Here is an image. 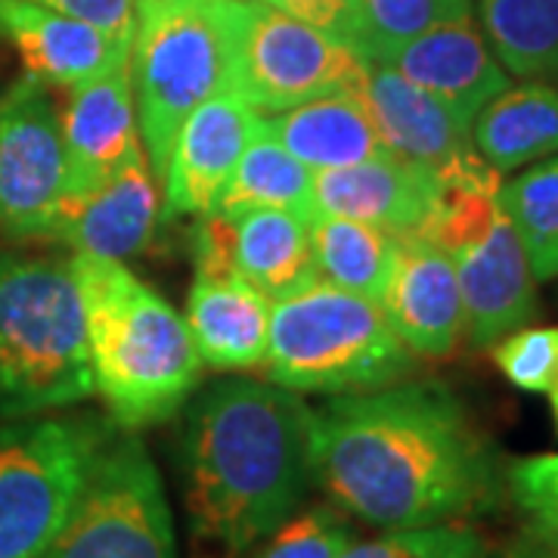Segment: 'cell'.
Returning a JSON list of instances; mask_svg holds the SVG:
<instances>
[{"instance_id":"19","label":"cell","mask_w":558,"mask_h":558,"mask_svg":"<svg viewBox=\"0 0 558 558\" xmlns=\"http://www.w3.org/2000/svg\"><path fill=\"white\" fill-rule=\"evenodd\" d=\"M0 35L16 47L25 75L44 87H78L131 57V44L32 0H0Z\"/></svg>"},{"instance_id":"7","label":"cell","mask_w":558,"mask_h":558,"mask_svg":"<svg viewBox=\"0 0 558 558\" xmlns=\"http://www.w3.org/2000/svg\"><path fill=\"white\" fill-rule=\"evenodd\" d=\"M112 428L94 416L25 418L0 432V558H38L60 534Z\"/></svg>"},{"instance_id":"16","label":"cell","mask_w":558,"mask_h":558,"mask_svg":"<svg viewBox=\"0 0 558 558\" xmlns=\"http://www.w3.org/2000/svg\"><path fill=\"white\" fill-rule=\"evenodd\" d=\"M65 146V196L72 199L94 186L143 149L137 106L131 87V65L106 72L100 78L69 87L60 112Z\"/></svg>"},{"instance_id":"20","label":"cell","mask_w":558,"mask_h":558,"mask_svg":"<svg viewBox=\"0 0 558 558\" xmlns=\"http://www.w3.org/2000/svg\"><path fill=\"white\" fill-rule=\"evenodd\" d=\"M274 301L248 279H199L186 295V326L202 363L211 369H255L264 366L270 339Z\"/></svg>"},{"instance_id":"21","label":"cell","mask_w":558,"mask_h":558,"mask_svg":"<svg viewBox=\"0 0 558 558\" xmlns=\"http://www.w3.org/2000/svg\"><path fill=\"white\" fill-rule=\"evenodd\" d=\"M260 121L264 131L314 174L391 156L354 94H329L286 112L260 116Z\"/></svg>"},{"instance_id":"13","label":"cell","mask_w":558,"mask_h":558,"mask_svg":"<svg viewBox=\"0 0 558 558\" xmlns=\"http://www.w3.org/2000/svg\"><path fill=\"white\" fill-rule=\"evenodd\" d=\"M161 193L146 149L134 153L100 186L62 199L47 240H60L72 255L124 260L143 255L159 230Z\"/></svg>"},{"instance_id":"18","label":"cell","mask_w":558,"mask_h":558,"mask_svg":"<svg viewBox=\"0 0 558 558\" xmlns=\"http://www.w3.org/2000/svg\"><path fill=\"white\" fill-rule=\"evenodd\" d=\"M381 62L444 102L469 128L481 109L509 87V72L494 57L475 16L435 25Z\"/></svg>"},{"instance_id":"31","label":"cell","mask_w":558,"mask_h":558,"mask_svg":"<svg viewBox=\"0 0 558 558\" xmlns=\"http://www.w3.org/2000/svg\"><path fill=\"white\" fill-rule=\"evenodd\" d=\"M506 487L534 539L549 553H558V453L512 462L506 472Z\"/></svg>"},{"instance_id":"1","label":"cell","mask_w":558,"mask_h":558,"mask_svg":"<svg viewBox=\"0 0 558 558\" xmlns=\"http://www.w3.org/2000/svg\"><path fill=\"white\" fill-rule=\"evenodd\" d=\"M314 484L379 531L450 524L487 512L499 465L444 385L395 381L311 407Z\"/></svg>"},{"instance_id":"26","label":"cell","mask_w":558,"mask_h":558,"mask_svg":"<svg viewBox=\"0 0 558 558\" xmlns=\"http://www.w3.org/2000/svg\"><path fill=\"white\" fill-rule=\"evenodd\" d=\"M307 223H311L319 279L363 299L379 301L398 236L363 220L319 215V211Z\"/></svg>"},{"instance_id":"36","label":"cell","mask_w":558,"mask_h":558,"mask_svg":"<svg viewBox=\"0 0 558 558\" xmlns=\"http://www.w3.org/2000/svg\"><path fill=\"white\" fill-rule=\"evenodd\" d=\"M481 558H549V549L537 539H519V543H509V546H499V549L490 546Z\"/></svg>"},{"instance_id":"3","label":"cell","mask_w":558,"mask_h":558,"mask_svg":"<svg viewBox=\"0 0 558 558\" xmlns=\"http://www.w3.org/2000/svg\"><path fill=\"white\" fill-rule=\"evenodd\" d=\"M97 395L124 432L165 422L199 388L190 326L121 260L72 255Z\"/></svg>"},{"instance_id":"24","label":"cell","mask_w":558,"mask_h":558,"mask_svg":"<svg viewBox=\"0 0 558 558\" xmlns=\"http://www.w3.org/2000/svg\"><path fill=\"white\" fill-rule=\"evenodd\" d=\"M255 208H279L314 218V171H307L279 140L264 131L252 137L220 193L215 211L236 218Z\"/></svg>"},{"instance_id":"25","label":"cell","mask_w":558,"mask_h":558,"mask_svg":"<svg viewBox=\"0 0 558 558\" xmlns=\"http://www.w3.org/2000/svg\"><path fill=\"white\" fill-rule=\"evenodd\" d=\"M484 38L509 75L558 81V0H478Z\"/></svg>"},{"instance_id":"14","label":"cell","mask_w":558,"mask_h":558,"mask_svg":"<svg viewBox=\"0 0 558 558\" xmlns=\"http://www.w3.org/2000/svg\"><path fill=\"white\" fill-rule=\"evenodd\" d=\"M260 131V112L233 90H220L180 124L165 165L161 208L168 218H199L215 211L245 146Z\"/></svg>"},{"instance_id":"34","label":"cell","mask_w":558,"mask_h":558,"mask_svg":"<svg viewBox=\"0 0 558 558\" xmlns=\"http://www.w3.org/2000/svg\"><path fill=\"white\" fill-rule=\"evenodd\" d=\"M260 3L357 47V3L354 0H260Z\"/></svg>"},{"instance_id":"9","label":"cell","mask_w":558,"mask_h":558,"mask_svg":"<svg viewBox=\"0 0 558 558\" xmlns=\"http://www.w3.org/2000/svg\"><path fill=\"white\" fill-rule=\"evenodd\" d=\"M369 60L357 47L260 0H233L230 90L255 112H286L329 94H354Z\"/></svg>"},{"instance_id":"10","label":"cell","mask_w":558,"mask_h":558,"mask_svg":"<svg viewBox=\"0 0 558 558\" xmlns=\"http://www.w3.org/2000/svg\"><path fill=\"white\" fill-rule=\"evenodd\" d=\"M38 558H178L159 469L134 435L112 438L60 534Z\"/></svg>"},{"instance_id":"8","label":"cell","mask_w":558,"mask_h":558,"mask_svg":"<svg viewBox=\"0 0 558 558\" xmlns=\"http://www.w3.org/2000/svg\"><path fill=\"white\" fill-rule=\"evenodd\" d=\"M418 236L435 242L453 260L465 336L475 348H490L539 314L537 279L497 193L444 186L438 208Z\"/></svg>"},{"instance_id":"11","label":"cell","mask_w":558,"mask_h":558,"mask_svg":"<svg viewBox=\"0 0 558 558\" xmlns=\"http://www.w3.org/2000/svg\"><path fill=\"white\" fill-rule=\"evenodd\" d=\"M65 196L60 112L40 81L22 75L0 97V230L47 240Z\"/></svg>"},{"instance_id":"4","label":"cell","mask_w":558,"mask_h":558,"mask_svg":"<svg viewBox=\"0 0 558 558\" xmlns=\"http://www.w3.org/2000/svg\"><path fill=\"white\" fill-rule=\"evenodd\" d=\"M72 258L0 255V413L32 418L94 398Z\"/></svg>"},{"instance_id":"6","label":"cell","mask_w":558,"mask_h":558,"mask_svg":"<svg viewBox=\"0 0 558 558\" xmlns=\"http://www.w3.org/2000/svg\"><path fill=\"white\" fill-rule=\"evenodd\" d=\"M128 65L140 140L161 180L186 116L230 90L233 0H134Z\"/></svg>"},{"instance_id":"32","label":"cell","mask_w":558,"mask_h":558,"mask_svg":"<svg viewBox=\"0 0 558 558\" xmlns=\"http://www.w3.org/2000/svg\"><path fill=\"white\" fill-rule=\"evenodd\" d=\"M490 348L499 373L521 391H549L558 381V326H521Z\"/></svg>"},{"instance_id":"33","label":"cell","mask_w":558,"mask_h":558,"mask_svg":"<svg viewBox=\"0 0 558 558\" xmlns=\"http://www.w3.org/2000/svg\"><path fill=\"white\" fill-rule=\"evenodd\" d=\"M193 260L199 279L236 277V227L223 211H205L193 227Z\"/></svg>"},{"instance_id":"37","label":"cell","mask_w":558,"mask_h":558,"mask_svg":"<svg viewBox=\"0 0 558 558\" xmlns=\"http://www.w3.org/2000/svg\"><path fill=\"white\" fill-rule=\"evenodd\" d=\"M546 395H549V403H553V416H556V428H558V381L549 388V391H546Z\"/></svg>"},{"instance_id":"23","label":"cell","mask_w":558,"mask_h":558,"mask_svg":"<svg viewBox=\"0 0 558 558\" xmlns=\"http://www.w3.org/2000/svg\"><path fill=\"white\" fill-rule=\"evenodd\" d=\"M236 270L270 301L295 295L317 282L311 223L279 208H255L233 218Z\"/></svg>"},{"instance_id":"28","label":"cell","mask_w":558,"mask_h":558,"mask_svg":"<svg viewBox=\"0 0 558 558\" xmlns=\"http://www.w3.org/2000/svg\"><path fill=\"white\" fill-rule=\"evenodd\" d=\"M357 3V50L369 62L388 60L407 40L444 22L465 20L472 0H354Z\"/></svg>"},{"instance_id":"12","label":"cell","mask_w":558,"mask_h":558,"mask_svg":"<svg viewBox=\"0 0 558 558\" xmlns=\"http://www.w3.org/2000/svg\"><path fill=\"white\" fill-rule=\"evenodd\" d=\"M354 97L391 156L428 168L444 186L497 193L499 174L481 159L469 124L385 62H369Z\"/></svg>"},{"instance_id":"15","label":"cell","mask_w":558,"mask_h":558,"mask_svg":"<svg viewBox=\"0 0 558 558\" xmlns=\"http://www.w3.org/2000/svg\"><path fill=\"white\" fill-rule=\"evenodd\" d=\"M381 311L418 357H450L465 336V311L450 255L422 236H398Z\"/></svg>"},{"instance_id":"17","label":"cell","mask_w":558,"mask_h":558,"mask_svg":"<svg viewBox=\"0 0 558 558\" xmlns=\"http://www.w3.org/2000/svg\"><path fill=\"white\" fill-rule=\"evenodd\" d=\"M444 183L428 168L381 156L314 174V215L373 223L391 236H418L438 208Z\"/></svg>"},{"instance_id":"5","label":"cell","mask_w":558,"mask_h":558,"mask_svg":"<svg viewBox=\"0 0 558 558\" xmlns=\"http://www.w3.org/2000/svg\"><path fill=\"white\" fill-rule=\"evenodd\" d=\"M413 351L391 329L379 301L326 279L274 301L267 381L299 395H357L413 373Z\"/></svg>"},{"instance_id":"2","label":"cell","mask_w":558,"mask_h":558,"mask_svg":"<svg viewBox=\"0 0 558 558\" xmlns=\"http://www.w3.org/2000/svg\"><path fill=\"white\" fill-rule=\"evenodd\" d=\"M180 465L196 558H242L314 487L311 407L274 381H215L186 407Z\"/></svg>"},{"instance_id":"27","label":"cell","mask_w":558,"mask_h":558,"mask_svg":"<svg viewBox=\"0 0 558 558\" xmlns=\"http://www.w3.org/2000/svg\"><path fill=\"white\" fill-rule=\"evenodd\" d=\"M497 202L519 233L534 279H558V159L499 183Z\"/></svg>"},{"instance_id":"35","label":"cell","mask_w":558,"mask_h":558,"mask_svg":"<svg viewBox=\"0 0 558 558\" xmlns=\"http://www.w3.org/2000/svg\"><path fill=\"white\" fill-rule=\"evenodd\" d=\"M32 3L57 10L72 20L90 22L121 44H131L134 38V0H32Z\"/></svg>"},{"instance_id":"22","label":"cell","mask_w":558,"mask_h":558,"mask_svg":"<svg viewBox=\"0 0 558 558\" xmlns=\"http://www.w3.org/2000/svg\"><path fill=\"white\" fill-rule=\"evenodd\" d=\"M472 143L499 178L558 153V87L521 81L499 90L472 121Z\"/></svg>"},{"instance_id":"30","label":"cell","mask_w":558,"mask_h":558,"mask_svg":"<svg viewBox=\"0 0 558 558\" xmlns=\"http://www.w3.org/2000/svg\"><path fill=\"white\" fill-rule=\"evenodd\" d=\"M354 531L336 506H314L292 512L274 534L260 539L264 546L255 558H339Z\"/></svg>"},{"instance_id":"29","label":"cell","mask_w":558,"mask_h":558,"mask_svg":"<svg viewBox=\"0 0 558 558\" xmlns=\"http://www.w3.org/2000/svg\"><path fill=\"white\" fill-rule=\"evenodd\" d=\"M490 543L475 527L450 521L410 531H385L376 539L351 543L339 558H481Z\"/></svg>"}]
</instances>
